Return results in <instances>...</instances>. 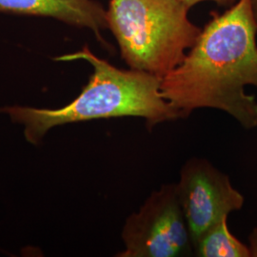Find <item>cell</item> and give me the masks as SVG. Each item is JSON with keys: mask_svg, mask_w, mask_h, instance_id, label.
I'll return each mask as SVG.
<instances>
[{"mask_svg": "<svg viewBox=\"0 0 257 257\" xmlns=\"http://www.w3.org/2000/svg\"><path fill=\"white\" fill-rule=\"evenodd\" d=\"M0 13L52 18L89 28L101 42V31L108 28L107 11L95 0H0Z\"/></svg>", "mask_w": 257, "mask_h": 257, "instance_id": "cell-6", "label": "cell"}, {"mask_svg": "<svg viewBox=\"0 0 257 257\" xmlns=\"http://www.w3.org/2000/svg\"><path fill=\"white\" fill-rule=\"evenodd\" d=\"M249 3H250V8H251L252 15H253L254 19L257 22V0H249Z\"/></svg>", "mask_w": 257, "mask_h": 257, "instance_id": "cell-10", "label": "cell"}, {"mask_svg": "<svg viewBox=\"0 0 257 257\" xmlns=\"http://www.w3.org/2000/svg\"><path fill=\"white\" fill-rule=\"evenodd\" d=\"M176 193L194 244L231 211H238L244 197L223 174L206 159L192 158L180 172Z\"/></svg>", "mask_w": 257, "mask_h": 257, "instance_id": "cell-5", "label": "cell"}, {"mask_svg": "<svg viewBox=\"0 0 257 257\" xmlns=\"http://www.w3.org/2000/svg\"><path fill=\"white\" fill-rule=\"evenodd\" d=\"M257 22L249 0L226 13H212L183 61L161 79V94L180 117L211 108L230 114L245 128L257 126Z\"/></svg>", "mask_w": 257, "mask_h": 257, "instance_id": "cell-1", "label": "cell"}, {"mask_svg": "<svg viewBox=\"0 0 257 257\" xmlns=\"http://www.w3.org/2000/svg\"><path fill=\"white\" fill-rule=\"evenodd\" d=\"M181 3H183L184 5L190 10L194 5H196L197 3H200L203 1H213L215 3H217L220 6H232L235 3V0H179Z\"/></svg>", "mask_w": 257, "mask_h": 257, "instance_id": "cell-8", "label": "cell"}, {"mask_svg": "<svg viewBox=\"0 0 257 257\" xmlns=\"http://www.w3.org/2000/svg\"><path fill=\"white\" fill-rule=\"evenodd\" d=\"M61 61L85 60L93 68L80 94L56 110L5 107L14 123L24 125L28 141L37 145L50 128L87 120L141 117L148 128L180 118V114L161 94V78L138 70H121L93 55L87 46L81 51L55 58Z\"/></svg>", "mask_w": 257, "mask_h": 257, "instance_id": "cell-2", "label": "cell"}, {"mask_svg": "<svg viewBox=\"0 0 257 257\" xmlns=\"http://www.w3.org/2000/svg\"><path fill=\"white\" fill-rule=\"evenodd\" d=\"M125 249L120 257H178L192 253L193 243L175 184L151 193L132 213L122 230Z\"/></svg>", "mask_w": 257, "mask_h": 257, "instance_id": "cell-4", "label": "cell"}, {"mask_svg": "<svg viewBox=\"0 0 257 257\" xmlns=\"http://www.w3.org/2000/svg\"><path fill=\"white\" fill-rule=\"evenodd\" d=\"M179 0H110L108 28L131 69L163 78L183 61L201 34Z\"/></svg>", "mask_w": 257, "mask_h": 257, "instance_id": "cell-3", "label": "cell"}, {"mask_svg": "<svg viewBox=\"0 0 257 257\" xmlns=\"http://www.w3.org/2000/svg\"><path fill=\"white\" fill-rule=\"evenodd\" d=\"M248 242H249V250L250 254L252 257H257V229L251 231L249 237H248Z\"/></svg>", "mask_w": 257, "mask_h": 257, "instance_id": "cell-9", "label": "cell"}, {"mask_svg": "<svg viewBox=\"0 0 257 257\" xmlns=\"http://www.w3.org/2000/svg\"><path fill=\"white\" fill-rule=\"evenodd\" d=\"M227 221L228 217L214 224L194 244L193 250L197 256H251L248 246L230 232Z\"/></svg>", "mask_w": 257, "mask_h": 257, "instance_id": "cell-7", "label": "cell"}]
</instances>
